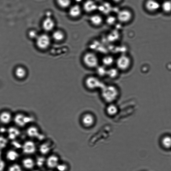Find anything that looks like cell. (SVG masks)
I'll return each instance as SVG.
<instances>
[{
    "instance_id": "1",
    "label": "cell",
    "mask_w": 171,
    "mask_h": 171,
    "mask_svg": "<svg viewBox=\"0 0 171 171\" xmlns=\"http://www.w3.org/2000/svg\"><path fill=\"white\" fill-rule=\"evenodd\" d=\"M119 94L117 88L113 86H105L101 89L103 98L108 102L111 103L116 100Z\"/></svg>"
},
{
    "instance_id": "6",
    "label": "cell",
    "mask_w": 171,
    "mask_h": 171,
    "mask_svg": "<svg viewBox=\"0 0 171 171\" xmlns=\"http://www.w3.org/2000/svg\"><path fill=\"white\" fill-rule=\"evenodd\" d=\"M37 46L42 49H46L50 45L51 40L49 36L46 34H42L36 38Z\"/></svg>"
},
{
    "instance_id": "13",
    "label": "cell",
    "mask_w": 171,
    "mask_h": 171,
    "mask_svg": "<svg viewBox=\"0 0 171 171\" xmlns=\"http://www.w3.org/2000/svg\"><path fill=\"white\" fill-rule=\"evenodd\" d=\"M159 3L155 0H148L146 4V7L150 12H154L158 10L160 7Z\"/></svg>"
},
{
    "instance_id": "23",
    "label": "cell",
    "mask_w": 171,
    "mask_h": 171,
    "mask_svg": "<svg viewBox=\"0 0 171 171\" xmlns=\"http://www.w3.org/2000/svg\"><path fill=\"white\" fill-rule=\"evenodd\" d=\"M58 5L63 8H67L71 5V0H56Z\"/></svg>"
},
{
    "instance_id": "40",
    "label": "cell",
    "mask_w": 171,
    "mask_h": 171,
    "mask_svg": "<svg viewBox=\"0 0 171 171\" xmlns=\"http://www.w3.org/2000/svg\"><path fill=\"white\" fill-rule=\"evenodd\" d=\"M32 171H39L38 170H33Z\"/></svg>"
},
{
    "instance_id": "12",
    "label": "cell",
    "mask_w": 171,
    "mask_h": 171,
    "mask_svg": "<svg viewBox=\"0 0 171 171\" xmlns=\"http://www.w3.org/2000/svg\"><path fill=\"white\" fill-rule=\"evenodd\" d=\"M82 122L85 127H90L94 124L95 118L91 114H86L82 119Z\"/></svg>"
},
{
    "instance_id": "22",
    "label": "cell",
    "mask_w": 171,
    "mask_h": 171,
    "mask_svg": "<svg viewBox=\"0 0 171 171\" xmlns=\"http://www.w3.org/2000/svg\"><path fill=\"white\" fill-rule=\"evenodd\" d=\"M65 37L64 33L60 31L55 32L53 34V39L55 40L60 41L64 39Z\"/></svg>"
},
{
    "instance_id": "11",
    "label": "cell",
    "mask_w": 171,
    "mask_h": 171,
    "mask_svg": "<svg viewBox=\"0 0 171 171\" xmlns=\"http://www.w3.org/2000/svg\"><path fill=\"white\" fill-rule=\"evenodd\" d=\"M90 24L96 27H100L103 23V18L101 15L96 13L92 15L89 17Z\"/></svg>"
},
{
    "instance_id": "27",
    "label": "cell",
    "mask_w": 171,
    "mask_h": 171,
    "mask_svg": "<svg viewBox=\"0 0 171 171\" xmlns=\"http://www.w3.org/2000/svg\"><path fill=\"white\" fill-rule=\"evenodd\" d=\"M162 9L164 12L169 13L171 12V2L166 1L163 2L162 5Z\"/></svg>"
},
{
    "instance_id": "41",
    "label": "cell",
    "mask_w": 171,
    "mask_h": 171,
    "mask_svg": "<svg viewBox=\"0 0 171 171\" xmlns=\"http://www.w3.org/2000/svg\"><path fill=\"white\" fill-rule=\"evenodd\" d=\"M46 171H52V170H47Z\"/></svg>"
},
{
    "instance_id": "10",
    "label": "cell",
    "mask_w": 171,
    "mask_h": 171,
    "mask_svg": "<svg viewBox=\"0 0 171 171\" xmlns=\"http://www.w3.org/2000/svg\"><path fill=\"white\" fill-rule=\"evenodd\" d=\"M59 163V158L57 155H51L46 159V164L50 169H56Z\"/></svg>"
},
{
    "instance_id": "16",
    "label": "cell",
    "mask_w": 171,
    "mask_h": 171,
    "mask_svg": "<svg viewBox=\"0 0 171 171\" xmlns=\"http://www.w3.org/2000/svg\"><path fill=\"white\" fill-rule=\"evenodd\" d=\"M19 157V154L17 151L14 150H10L7 151L6 154V159L11 162L16 161Z\"/></svg>"
},
{
    "instance_id": "3",
    "label": "cell",
    "mask_w": 171,
    "mask_h": 171,
    "mask_svg": "<svg viewBox=\"0 0 171 171\" xmlns=\"http://www.w3.org/2000/svg\"><path fill=\"white\" fill-rule=\"evenodd\" d=\"M131 64V58L128 55H122L119 56L116 61V65L118 69L122 70L128 69Z\"/></svg>"
},
{
    "instance_id": "14",
    "label": "cell",
    "mask_w": 171,
    "mask_h": 171,
    "mask_svg": "<svg viewBox=\"0 0 171 171\" xmlns=\"http://www.w3.org/2000/svg\"><path fill=\"white\" fill-rule=\"evenodd\" d=\"M22 165L25 169L31 170L34 168L36 165L35 162L32 158H25L22 162Z\"/></svg>"
},
{
    "instance_id": "25",
    "label": "cell",
    "mask_w": 171,
    "mask_h": 171,
    "mask_svg": "<svg viewBox=\"0 0 171 171\" xmlns=\"http://www.w3.org/2000/svg\"><path fill=\"white\" fill-rule=\"evenodd\" d=\"M118 69L115 68H111L107 70L106 75L111 78H115L118 75Z\"/></svg>"
},
{
    "instance_id": "2",
    "label": "cell",
    "mask_w": 171,
    "mask_h": 171,
    "mask_svg": "<svg viewBox=\"0 0 171 171\" xmlns=\"http://www.w3.org/2000/svg\"><path fill=\"white\" fill-rule=\"evenodd\" d=\"M84 65L90 68H97L99 66V59L97 55L92 52L85 53L82 58Z\"/></svg>"
},
{
    "instance_id": "36",
    "label": "cell",
    "mask_w": 171,
    "mask_h": 171,
    "mask_svg": "<svg viewBox=\"0 0 171 171\" xmlns=\"http://www.w3.org/2000/svg\"><path fill=\"white\" fill-rule=\"evenodd\" d=\"M115 20H117L116 18H114L112 17H108L107 19L108 23L110 24H113L115 21Z\"/></svg>"
},
{
    "instance_id": "19",
    "label": "cell",
    "mask_w": 171,
    "mask_h": 171,
    "mask_svg": "<svg viewBox=\"0 0 171 171\" xmlns=\"http://www.w3.org/2000/svg\"><path fill=\"white\" fill-rule=\"evenodd\" d=\"M51 150L49 144L44 143L40 145L39 147V151L42 155H46L49 154Z\"/></svg>"
},
{
    "instance_id": "29",
    "label": "cell",
    "mask_w": 171,
    "mask_h": 171,
    "mask_svg": "<svg viewBox=\"0 0 171 171\" xmlns=\"http://www.w3.org/2000/svg\"><path fill=\"white\" fill-rule=\"evenodd\" d=\"M97 72L98 75L101 76H104L106 75L107 70L104 66H98L97 68Z\"/></svg>"
},
{
    "instance_id": "15",
    "label": "cell",
    "mask_w": 171,
    "mask_h": 171,
    "mask_svg": "<svg viewBox=\"0 0 171 171\" xmlns=\"http://www.w3.org/2000/svg\"><path fill=\"white\" fill-rule=\"evenodd\" d=\"M55 25L53 21L50 17L44 20L43 23V27L44 30L50 31L52 30Z\"/></svg>"
},
{
    "instance_id": "18",
    "label": "cell",
    "mask_w": 171,
    "mask_h": 171,
    "mask_svg": "<svg viewBox=\"0 0 171 171\" xmlns=\"http://www.w3.org/2000/svg\"><path fill=\"white\" fill-rule=\"evenodd\" d=\"M162 146L166 149L171 148V136L166 135L163 136L161 140Z\"/></svg>"
},
{
    "instance_id": "7",
    "label": "cell",
    "mask_w": 171,
    "mask_h": 171,
    "mask_svg": "<svg viewBox=\"0 0 171 171\" xmlns=\"http://www.w3.org/2000/svg\"><path fill=\"white\" fill-rule=\"evenodd\" d=\"M22 149L23 153L25 154H32L36 150V144L32 141H27L23 144Z\"/></svg>"
},
{
    "instance_id": "8",
    "label": "cell",
    "mask_w": 171,
    "mask_h": 171,
    "mask_svg": "<svg viewBox=\"0 0 171 171\" xmlns=\"http://www.w3.org/2000/svg\"><path fill=\"white\" fill-rule=\"evenodd\" d=\"M83 10L82 7L77 4L70 7L69 11V14L71 17L77 18L81 16Z\"/></svg>"
},
{
    "instance_id": "21",
    "label": "cell",
    "mask_w": 171,
    "mask_h": 171,
    "mask_svg": "<svg viewBox=\"0 0 171 171\" xmlns=\"http://www.w3.org/2000/svg\"><path fill=\"white\" fill-rule=\"evenodd\" d=\"M104 66H110L113 65L114 62V59L110 55L104 57L102 60Z\"/></svg>"
},
{
    "instance_id": "4",
    "label": "cell",
    "mask_w": 171,
    "mask_h": 171,
    "mask_svg": "<svg viewBox=\"0 0 171 171\" xmlns=\"http://www.w3.org/2000/svg\"><path fill=\"white\" fill-rule=\"evenodd\" d=\"M132 12L127 9H122L119 11L116 17L117 20L123 24L129 23L132 20Z\"/></svg>"
},
{
    "instance_id": "30",
    "label": "cell",
    "mask_w": 171,
    "mask_h": 171,
    "mask_svg": "<svg viewBox=\"0 0 171 171\" xmlns=\"http://www.w3.org/2000/svg\"><path fill=\"white\" fill-rule=\"evenodd\" d=\"M69 168L68 165L65 163H59L56 168L58 171H68Z\"/></svg>"
},
{
    "instance_id": "5",
    "label": "cell",
    "mask_w": 171,
    "mask_h": 171,
    "mask_svg": "<svg viewBox=\"0 0 171 171\" xmlns=\"http://www.w3.org/2000/svg\"><path fill=\"white\" fill-rule=\"evenodd\" d=\"M85 84L89 89H93L103 88L105 85L99 79L94 76H90L87 78L85 81Z\"/></svg>"
},
{
    "instance_id": "20",
    "label": "cell",
    "mask_w": 171,
    "mask_h": 171,
    "mask_svg": "<svg viewBox=\"0 0 171 171\" xmlns=\"http://www.w3.org/2000/svg\"><path fill=\"white\" fill-rule=\"evenodd\" d=\"M106 110L108 114L110 116H113L117 113L118 109L116 105L113 104H110L107 106Z\"/></svg>"
},
{
    "instance_id": "37",
    "label": "cell",
    "mask_w": 171,
    "mask_h": 171,
    "mask_svg": "<svg viewBox=\"0 0 171 171\" xmlns=\"http://www.w3.org/2000/svg\"><path fill=\"white\" fill-rule=\"evenodd\" d=\"M29 36L32 38H37L38 35H37L36 32L35 31H32L29 33Z\"/></svg>"
},
{
    "instance_id": "35",
    "label": "cell",
    "mask_w": 171,
    "mask_h": 171,
    "mask_svg": "<svg viewBox=\"0 0 171 171\" xmlns=\"http://www.w3.org/2000/svg\"><path fill=\"white\" fill-rule=\"evenodd\" d=\"M5 168V162L1 158H0V171H3Z\"/></svg>"
},
{
    "instance_id": "34",
    "label": "cell",
    "mask_w": 171,
    "mask_h": 171,
    "mask_svg": "<svg viewBox=\"0 0 171 171\" xmlns=\"http://www.w3.org/2000/svg\"><path fill=\"white\" fill-rule=\"evenodd\" d=\"M36 164L39 166H42L43 165L44 163H46V159H44L43 157H39L36 160Z\"/></svg>"
},
{
    "instance_id": "32",
    "label": "cell",
    "mask_w": 171,
    "mask_h": 171,
    "mask_svg": "<svg viewBox=\"0 0 171 171\" xmlns=\"http://www.w3.org/2000/svg\"><path fill=\"white\" fill-rule=\"evenodd\" d=\"M26 118L22 115H18L16 118V122L17 124L19 125H23L25 121Z\"/></svg>"
},
{
    "instance_id": "31",
    "label": "cell",
    "mask_w": 171,
    "mask_h": 171,
    "mask_svg": "<svg viewBox=\"0 0 171 171\" xmlns=\"http://www.w3.org/2000/svg\"><path fill=\"white\" fill-rule=\"evenodd\" d=\"M8 144V140L2 136H0V150H2L5 148Z\"/></svg>"
},
{
    "instance_id": "9",
    "label": "cell",
    "mask_w": 171,
    "mask_h": 171,
    "mask_svg": "<svg viewBox=\"0 0 171 171\" xmlns=\"http://www.w3.org/2000/svg\"><path fill=\"white\" fill-rule=\"evenodd\" d=\"M82 9L86 13H91L98 9V6L93 0H87L84 2Z\"/></svg>"
},
{
    "instance_id": "38",
    "label": "cell",
    "mask_w": 171,
    "mask_h": 171,
    "mask_svg": "<svg viewBox=\"0 0 171 171\" xmlns=\"http://www.w3.org/2000/svg\"><path fill=\"white\" fill-rule=\"evenodd\" d=\"M111 1L115 3L118 4L121 2L122 0H111Z\"/></svg>"
},
{
    "instance_id": "33",
    "label": "cell",
    "mask_w": 171,
    "mask_h": 171,
    "mask_svg": "<svg viewBox=\"0 0 171 171\" xmlns=\"http://www.w3.org/2000/svg\"><path fill=\"white\" fill-rule=\"evenodd\" d=\"M7 171H23V170L20 165L14 163L9 167Z\"/></svg>"
},
{
    "instance_id": "28",
    "label": "cell",
    "mask_w": 171,
    "mask_h": 171,
    "mask_svg": "<svg viewBox=\"0 0 171 171\" xmlns=\"http://www.w3.org/2000/svg\"><path fill=\"white\" fill-rule=\"evenodd\" d=\"M28 135L31 137H36L38 136L39 132L36 128L32 127L29 129L27 131Z\"/></svg>"
},
{
    "instance_id": "17",
    "label": "cell",
    "mask_w": 171,
    "mask_h": 171,
    "mask_svg": "<svg viewBox=\"0 0 171 171\" xmlns=\"http://www.w3.org/2000/svg\"><path fill=\"white\" fill-rule=\"evenodd\" d=\"M12 120V116L9 112H3L0 114V121L4 124H8Z\"/></svg>"
},
{
    "instance_id": "26",
    "label": "cell",
    "mask_w": 171,
    "mask_h": 171,
    "mask_svg": "<svg viewBox=\"0 0 171 171\" xmlns=\"http://www.w3.org/2000/svg\"><path fill=\"white\" fill-rule=\"evenodd\" d=\"M16 76L19 78H23L26 75V71L25 69L21 67L17 68L16 70Z\"/></svg>"
},
{
    "instance_id": "24",
    "label": "cell",
    "mask_w": 171,
    "mask_h": 171,
    "mask_svg": "<svg viewBox=\"0 0 171 171\" xmlns=\"http://www.w3.org/2000/svg\"><path fill=\"white\" fill-rule=\"evenodd\" d=\"M9 138L11 139H14L17 138L19 135V132L15 128H12L9 131Z\"/></svg>"
},
{
    "instance_id": "39",
    "label": "cell",
    "mask_w": 171,
    "mask_h": 171,
    "mask_svg": "<svg viewBox=\"0 0 171 171\" xmlns=\"http://www.w3.org/2000/svg\"><path fill=\"white\" fill-rule=\"evenodd\" d=\"M75 1L77 2H81L82 1V0H75Z\"/></svg>"
}]
</instances>
